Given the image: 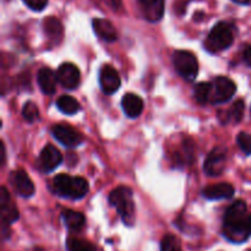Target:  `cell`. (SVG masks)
<instances>
[{
	"label": "cell",
	"instance_id": "cell-33",
	"mask_svg": "<svg viewBox=\"0 0 251 251\" xmlns=\"http://www.w3.org/2000/svg\"><path fill=\"white\" fill-rule=\"evenodd\" d=\"M248 228H249V232L251 235V215L248 216Z\"/></svg>",
	"mask_w": 251,
	"mask_h": 251
},
{
	"label": "cell",
	"instance_id": "cell-13",
	"mask_svg": "<svg viewBox=\"0 0 251 251\" xmlns=\"http://www.w3.org/2000/svg\"><path fill=\"white\" fill-rule=\"evenodd\" d=\"M63 162V154L53 145H47L39 154V168L43 172L54 171Z\"/></svg>",
	"mask_w": 251,
	"mask_h": 251
},
{
	"label": "cell",
	"instance_id": "cell-32",
	"mask_svg": "<svg viewBox=\"0 0 251 251\" xmlns=\"http://www.w3.org/2000/svg\"><path fill=\"white\" fill-rule=\"evenodd\" d=\"M5 163V146L4 144H1V164L4 166Z\"/></svg>",
	"mask_w": 251,
	"mask_h": 251
},
{
	"label": "cell",
	"instance_id": "cell-21",
	"mask_svg": "<svg viewBox=\"0 0 251 251\" xmlns=\"http://www.w3.org/2000/svg\"><path fill=\"white\" fill-rule=\"evenodd\" d=\"M56 107H58L59 110L63 112L64 114L74 115L80 110V103H78L75 98L71 97V96L63 95L61 97L58 98V100H56Z\"/></svg>",
	"mask_w": 251,
	"mask_h": 251
},
{
	"label": "cell",
	"instance_id": "cell-30",
	"mask_svg": "<svg viewBox=\"0 0 251 251\" xmlns=\"http://www.w3.org/2000/svg\"><path fill=\"white\" fill-rule=\"evenodd\" d=\"M105 1H107V4H109V6L113 10H118L122 6V0H105Z\"/></svg>",
	"mask_w": 251,
	"mask_h": 251
},
{
	"label": "cell",
	"instance_id": "cell-26",
	"mask_svg": "<svg viewBox=\"0 0 251 251\" xmlns=\"http://www.w3.org/2000/svg\"><path fill=\"white\" fill-rule=\"evenodd\" d=\"M161 251H181L180 243L174 235H166L161 243Z\"/></svg>",
	"mask_w": 251,
	"mask_h": 251
},
{
	"label": "cell",
	"instance_id": "cell-25",
	"mask_svg": "<svg viewBox=\"0 0 251 251\" xmlns=\"http://www.w3.org/2000/svg\"><path fill=\"white\" fill-rule=\"evenodd\" d=\"M245 104L243 100H238L234 104L230 107L229 112H228V119H230L234 123H239L243 119V114H244Z\"/></svg>",
	"mask_w": 251,
	"mask_h": 251
},
{
	"label": "cell",
	"instance_id": "cell-10",
	"mask_svg": "<svg viewBox=\"0 0 251 251\" xmlns=\"http://www.w3.org/2000/svg\"><path fill=\"white\" fill-rule=\"evenodd\" d=\"M58 82L66 90H75L81 80L80 70L73 63H64L59 66L56 73Z\"/></svg>",
	"mask_w": 251,
	"mask_h": 251
},
{
	"label": "cell",
	"instance_id": "cell-28",
	"mask_svg": "<svg viewBox=\"0 0 251 251\" xmlns=\"http://www.w3.org/2000/svg\"><path fill=\"white\" fill-rule=\"evenodd\" d=\"M24 2L33 11H42L46 9L48 0H24Z\"/></svg>",
	"mask_w": 251,
	"mask_h": 251
},
{
	"label": "cell",
	"instance_id": "cell-19",
	"mask_svg": "<svg viewBox=\"0 0 251 251\" xmlns=\"http://www.w3.org/2000/svg\"><path fill=\"white\" fill-rule=\"evenodd\" d=\"M63 220L68 229L73 230V232H80L85 227L86 223L85 216L73 210L63 211Z\"/></svg>",
	"mask_w": 251,
	"mask_h": 251
},
{
	"label": "cell",
	"instance_id": "cell-3",
	"mask_svg": "<svg viewBox=\"0 0 251 251\" xmlns=\"http://www.w3.org/2000/svg\"><path fill=\"white\" fill-rule=\"evenodd\" d=\"M109 203L117 207L118 213L123 222L131 227L135 223V203L132 199V191L126 186H119L109 194Z\"/></svg>",
	"mask_w": 251,
	"mask_h": 251
},
{
	"label": "cell",
	"instance_id": "cell-9",
	"mask_svg": "<svg viewBox=\"0 0 251 251\" xmlns=\"http://www.w3.org/2000/svg\"><path fill=\"white\" fill-rule=\"evenodd\" d=\"M53 136L65 147H76L82 144L83 137L73 126L66 124H56L51 129Z\"/></svg>",
	"mask_w": 251,
	"mask_h": 251
},
{
	"label": "cell",
	"instance_id": "cell-35",
	"mask_svg": "<svg viewBox=\"0 0 251 251\" xmlns=\"http://www.w3.org/2000/svg\"><path fill=\"white\" fill-rule=\"evenodd\" d=\"M250 251H251V250H250Z\"/></svg>",
	"mask_w": 251,
	"mask_h": 251
},
{
	"label": "cell",
	"instance_id": "cell-31",
	"mask_svg": "<svg viewBox=\"0 0 251 251\" xmlns=\"http://www.w3.org/2000/svg\"><path fill=\"white\" fill-rule=\"evenodd\" d=\"M233 1L240 5H251V0H233Z\"/></svg>",
	"mask_w": 251,
	"mask_h": 251
},
{
	"label": "cell",
	"instance_id": "cell-20",
	"mask_svg": "<svg viewBox=\"0 0 251 251\" xmlns=\"http://www.w3.org/2000/svg\"><path fill=\"white\" fill-rule=\"evenodd\" d=\"M43 29L46 36L54 43H58L63 36V26L61 22L55 17H47L43 21Z\"/></svg>",
	"mask_w": 251,
	"mask_h": 251
},
{
	"label": "cell",
	"instance_id": "cell-29",
	"mask_svg": "<svg viewBox=\"0 0 251 251\" xmlns=\"http://www.w3.org/2000/svg\"><path fill=\"white\" fill-rule=\"evenodd\" d=\"M242 56L244 63L247 64L248 66H251V44H247V46H244V48H243V51H242Z\"/></svg>",
	"mask_w": 251,
	"mask_h": 251
},
{
	"label": "cell",
	"instance_id": "cell-2",
	"mask_svg": "<svg viewBox=\"0 0 251 251\" xmlns=\"http://www.w3.org/2000/svg\"><path fill=\"white\" fill-rule=\"evenodd\" d=\"M88 183L81 176L59 174L53 179V190L63 198L80 200L88 193Z\"/></svg>",
	"mask_w": 251,
	"mask_h": 251
},
{
	"label": "cell",
	"instance_id": "cell-34",
	"mask_svg": "<svg viewBox=\"0 0 251 251\" xmlns=\"http://www.w3.org/2000/svg\"><path fill=\"white\" fill-rule=\"evenodd\" d=\"M250 112H251V109H250Z\"/></svg>",
	"mask_w": 251,
	"mask_h": 251
},
{
	"label": "cell",
	"instance_id": "cell-18",
	"mask_svg": "<svg viewBox=\"0 0 251 251\" xmlns=\"http://www.w3.org/2000/svg\"><path fill=\"white\" fill-rule=\"evenodd\" d=\"M38 85L43 93L46 95H53L55 92L58 77L53 70L48 68H43L38 71Z\"/></svg>",
	"mask_w": 251,
	"mask_h": 251
},
{
	"label": "cell",
	"instance_id": "cell-14",
	"mask_svg": "<svg viewBox=\"0 0 251 251\" xmlns=\"http://www.w3.org/2000/svg\"><path fill=\"white\" fill-rule=\"evenodd\" d=\"M139 5L147 21L157 22L163 17L164 0H139Z\"/></svg>",
	"mask_w": 251,
	"mask_h": 251
},
{
	"label": "cell",
	"instance_id": "cell-1",
	"mask_svg": "<svg viewBox=\"0 0 251 251\" xmlns=\"http://www.w3.org/2000/svg\"><path fill=\"white\" fill-rule=\"evenodd\" d=\"M248 206L245 201L237 200L227 208L223 220V234L229 242L242 244L250 237L248 228Z\"/></svg>",
	"mask_w": 251,
	"mask_h": 251
},
{
	"label": "cell",
	"instance_id": "cell-15",
	"mask_svg": "<svg viewBox=\"0 0 251 251\" xmlns=\"http://www.w3.org/2000/svg\"><path fill=\"white\" fill-rule=\"evenodd\" d=\"M122 107L126 117L137 118L144 110V100L135 93H126L122 100Z\"/></svg>",
	"mask_w": 251,
	"mask_h": 251
},
{
	"label": "cell",
	"instance_id": "cell-27",
	"mask_svg": "<svg viewBox=\"0 0 251 251\" xmlns=\"http://www.w3.org/2000/svg\"><path fill=\"white\" fill-rule=\"evenodd\" d=\"M238 146L245 154H251V135L248 132H240L237 137Z\"/></svg>",
	"mask_w": 251,
	"mask_h": 251
},
{
	"label": "cell",
	"instance_id": "cell-12",
	"mask_svg": "<svg viewBox=\"0 0 251 251\" xmlns=\"http://www.w3.org/2000/svg\"><path fill=\"white\" fill-rule=\"evenodd\" d=\"M100 85L105 95H113L119 90L122 80L112 65H103L100 70Z\"/></svg>",
	"mask_w": 251,
	"mask_h": 251
},
{
	"label": "cell",
	"instance_id": "cell-16",
	"mask_svg": "<svg viewBox=\"0 0 251 251\" xmlns=\"http://www.w3.org/2000/svg\"><path fill=\"white\" fill-rule=\"evenodd\" d=\"M93 31L100 38L105 42H115L118 38V33L115 27L110 21L105 19H95L92 21Z\"/></svg>",
	"mask_w": 251,
	"mask_h": 251
},
{
	"label": "cell",
	"instance_id": "cell-7",
	"mask_svg": "<svg viewBox=\"0 0 251 251\" xmlns=\"http://www.w3.org/2000/svg\"><path fill=\"white\" fill-rule=\"evenodd\" d=\"M0 213H1V226H2V238L6 239V230L11 223L19 220L20 215L16 206L12 202L6 188L2 186L1 194H0Z\"/></svg>",
	"mask_w": 251,
	"mask_h": 251
},
{
	"label": "cell",
	"instance_id": "cell-11",
	"mask_svg": "<svg viewBox=\"0 0 251 251\" xmlns=\"http://www.w3.org/2000/svg\"><path fill=\"white\" fill-rule=\"evenodd\" d=\"M10 184L17 195L22 198H31L34 194V185L24 169H19L10 174Z\"/></svg>",
	"mask_w": 251,
	"mask_h": 251
},
{
	"label": "cell",
	"instance_id": "cell-4",
	"mask_svg": "<svg viewBox=\"0 0 251 251\" xmlns=\"http://www.w3.org/2000/svg\"><path fill=\"white\" fill-rule=\"evenodd\" d=\"M233 41H234L233 27L228 22L221 21L212 27L205 46L208 51L216 53L227 49L233 43Z\"/></svg>",
	"mask_w": 251,
	"mask_h": 251
},
{
	"label": "cell",
	"instance_id": "cell-5",
	"mask_svg": "<svg viewBox=\"0 0 251 251\" xmlns=\"http://www.w3.org/2000/svg\"><path fill=\"white\" fill-rule=\"evenodd\" d=\"M173 64L179 75L186 81H193L198 76L199 63L196 56L188 50H176L173 53Z\"/></svg>",
	"mask_w": 251,
	"mask_h": 251
},
{
	"label": "cell",
	"instance_id": "cell-17",
	"mask_svg": "<svg viewBox=\"0 0 251 251\" xmlns=\"http://www.w3.org/2000/svg\"><path fill=\"white\" fill-rule=\"evenodd\" d=\"M202 195L208 200H222L229 199L234 195V188L228 183H220L210 185L203 189Z\"/></svg>",
	"mask_w": 251,
	"mask_h": 251
},
{
	"label": "cell",
	"instance_id": "cell-24",
	"mask_svg": "<svg viewBox=\"0 0 251 251\" xmlns=\"http://www.w3.org/2000/svg\"><path fill=\"white\" fill-rule=\"evenodd\" d=\"M22 117H24L25 120L28 123L36 122L39 117V110H38V107L36 105V103L33 102L25 103L24 108H22Z\"/></svg>",
	"mask_w": 251,
	"mask_h": 251
},
{
	"label": "cell",
	"instance_id": "cell-23",
	"mask_svg": "<svg viewBox=\"0 0 251 251\" xmlns=\"http://www.w3.org/2000/svg\"><path fill=\"white\" fill-rule=\"evenodd\" d=\"M66 249L68 251H96L92 243L85 239H78V238H68Z\"/></svg>",
	"mask_w": 251,
	"mask_h": 251
},
{
	"label": "cell",
	"instance_id": "cell-8",
	"mask_svg": "<svg viewBox=\"0 0 251 251\" xmlns=\"http://www.w3.org/2000/svg\"><path fill=\"white\" fill-rule=\"evenodd\" d=\"M226 162H227V149L223 146L215 147L206 158L203 171L210 176H221L226 168Z\"/></svg>",
	"mask_w": 251,
	"mask_h": 251
},
{
	"label": "cell",
	"instance_id": "cell-6",
	"mask_svg": "<svg viewBox=\"0 0 251 251\" xmlns=\"http://www.w3.org/2000/svg\"><path fill=\"white\" fill-rule=\"evenodd\" d=\"M237 86L226 76H218L212 82V92H211L210 102L212 104H221L229 100L234 96Z\"/></svg>",
	"mask_w": 251,
	"mask_h": 251
},
{
	"label": "cell",
	"instance_id": "cell-22",
	"mask_svg": "<svg viewBox=\"0 0 251 251\" xmlns=\"http://www.w3.org/2000/svg\"><path fill=\"white\" fill-rule=\"evenodd\" d=\"M211 92H212V83L210 82H199L194 87V97L201 104L210 102Z\"/></svg>",
	"mask_w": 251,
	"mask_h": 251
}]
</instances>
